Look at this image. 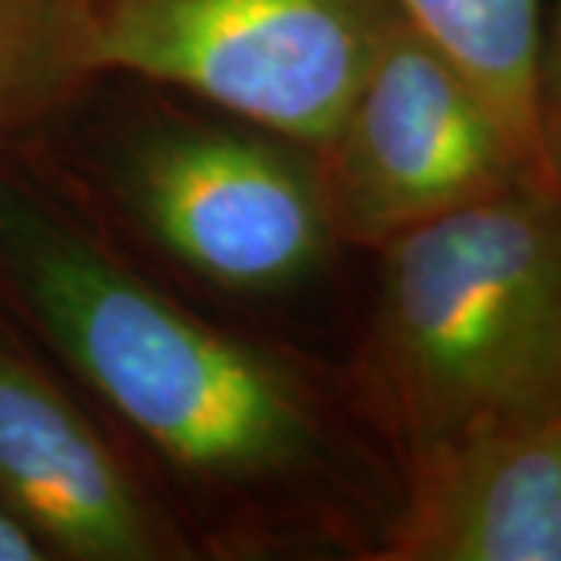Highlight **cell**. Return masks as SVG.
<instances>
[{"label": "cell", "mask_w": 561, "mask_h": 561, "mask_svg": "<svg viewBox=\"0 0 561 561\" xmlns=\"http://www.w3.org/2000/svg\"><path fill=\"white\" fill-rule=\"evenodd\" d=\"M0 284L184 483L228 556L356 546V468L297 365L181 309L0 172Z\"/></svg>", "instance_id": "6da1fadb"}, {"label": "cell", "mask_w": 561, "mask_h": 561, "mask_svg": "<svg viewBox=\"0 0 561 561\" xmlns=\"http://www.w3.org/2000/svg\"><path fill=\"white\" fill-rule=\"evenodd\" d=\"M362 405L400 459L561 412V191L508 184L378 250Z\"/></svg>", "instance_id": "7a4b0ae2"}, {"label": "cell", "mask_w": 561, "mask_h": 561, "mask_svg": "<svg viewBox=\"0 0 561 561\" xmlns=\"http://www.w3.org/2000/svg\"><path fill=\"white\" fill-rule=\"evenodd\" d=\"M397 0H88L98 72L181 88L312 150L341 119Z\"/></svg>", "instance_id": "3957f363"}, {"label": "cell", "mask_w": 561, "mask_h": 561, "mask_svg": "<svg viewBox=\"0 0 561 561\" xmlns=\"http://www.w3.org/2000/svg\"><path fill=\"white\" fill-rule=\"evenodd\" d=\"M309 157L334 241L375 253L515 181L542 179L481 91L405 13Z\"/></svg>", "instance_id": "277c9868"}, {"label": "cell", "mask_w": 561, "mask_h": 561, "mask_svg": "<svg viewBox=\"0 0 561 561\" xmlns=\"http://www.w3.org/2000/svg\"><path fill=\"white\" fill-rule=\"evenodd\" d=\"M116 181L144 231L221 290H287L337 243L309 150L268 131L157 125L122 150Z\"/></svg>", "instance_id": "5b68a950"}, {"label": "cell", "mask_w": 561, "mask_h": 561, "mask_svg": "<svg viewBox=\"0 0 561 561\" xmlns=\"http://www.w3.org/2000/svg\"><path fill=\"white\" fill-rule=\"evenodd\" d=\"M0 500L38 534L50 559H191L179 527L101 431L3 337Z\"/></svg>", "instance_id": "8992f818"}, {"label": "cell", "mask_w": 561, "mask_h": 561, "mask_svg": "<svg viewBox=\"0 0 561 561\" xmlns=\"http://www.w3.org/2000/svg\"><path fill=\"white\" fill-rule=\"evenodd\" d=\"M375 561H561V412L508 419L402 459Z\"/></svg>", "instance_id": "52a82bcc"}, {"label": "cell", "mask_w": 561, "mask_h": 561, "mask_svg": "<svg viewBox=\"0 0 561 561\" xmlns=\"http://www.w3.org/2000/svg\"><path fill=\"white\" fill-rule=\"evenodd\" d=\"M405 20L481 91L527 162L540 172L534 84L546 0H397ZM542 175V172H540Z\"/></svg>", "instance_id": "ba28073f"}, {"label": "cell", "mask_w": 561, "mask_h": 561, "mask_svg": "<svg viewBox=\"0 0 561 561\" xmlns=\"http://www.w3.org/2000/svg\"><path fill=\"white\" fill-rule=\"evenodd\" d=\"M94 79L88 0H0V140L54 119Z\"/></svg>", "instance_id": "9c48e42d"}, {"label": "cell", "mask_w": 561, "mask_h": 561, "mask_svg": "<svg viewBox=\"0 0 561 561\" xmlns=\"http://www.w3.org/2000/svg\"><path fill=\"white\" fill-rule=\"evenodd\" d=\"M534 122L542 179L561 191V0H549L542 13Z\"/></svg>", "instance_id": "30bf717a"}, {"label": "cell", "mask_w": 561, "mask_h": 561, "mask_svg": "<svg viewBox=\"0 0 561 561\" xmlns=\"http://www.w3.org/2000/svg\"><path fill=\"white\" fill-rule=\"evenodd\" d=\"M0 561H50L47 546L20 515L0 500Z\"/></svg>", "instance_id": "8fae6325"}]
</instances>
